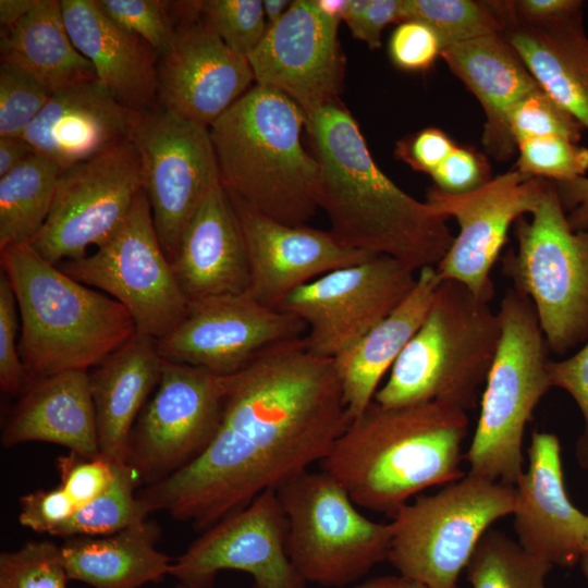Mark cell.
Masks as SVG:
<instances>
[{"label": "cell", "mask_w": 588, "mask_h": 588, "mask_svg": "<svg viewBox=\"0 0 588 588\" xmlns=\"http://www.w3.org/2000/svg\"><path fill=\"white\" fill-rule=\"evenodd\" d=\"M350 422L334 359L310 353L304 338L273 345L224 377L207 449L136 497L147 515L163 511L205 531L324 461Z\"/></svg>", "instance_id": "cell-1"}, {"label": "cell", "mask_w": 588, "mask_h": 588, "mask_svg": "<svg viewBox=\"0 0 588 588\" xmlns=\"http://www.w3.org/2000/svg\"><path fill=\"white\" fill-rule=\"evenodd\" d=\"M306 128L320 169L318 205L331 234L346 247L390 257L415 272L437 267L455 237L448 218L378 168L345 106L322 108Z\"/></svg>", "instance_id": "cell-2"}, {"label": "cell", "mask_w": 588, "mask_h": 588, "mask_svg": "<svg viewBox=\"0 0 588 588\" xmlns=\"http://www.w3.org/2000/svg\"><path fill=\"white\" fill-rule=\"evenodd\" d=\"M467 429V411L448 402L383 406L372 401L322 466L355 505L393 518L420 491L465 476Z\"/></svg>", "instance_id": "cell-3"}, {"label": "cell", "mask_w": 588, "mask_h": 588, "mask_svg": "<svg viewBox=\"0 0 588 588\" xmlns=\"http://www.w3.org/2000/svg\"><path fill=\"white\" fill-rule=\"evenodd\" d=\"M306 124L292 99L255 84L209 126L226 192L268 218L305 225L319 208L320 174L302 145Z\"/></svg>", "instance_id": "cell-4"}, {"label": "cell", "mask_w": 588, "mask_h": 588, "mask_svg": "<svg viewBox=\"0 0 588 588\" xmlns=\"http://www.w3.org/2000/svg\"><path fill=\"white\" fill-rule=\"evenodd\" d=\"M21 317L19 352L28 384L89 371L136 332L127 309L46 260L30 243L0 249Z\"/></svg>", "instance_id": "cell-5"}, {"label": "cell", "mask_w": 588, "mask_h": 588, "mask_svg": "<svg viewBox=\"0 0 588 588\" xmlns=\"http://www.w3.org/2000/svg\"><path fill=\"white\" fill-rule=\"evenodd\" d=\"M501 338L498 311L455 281H441L419 329L373 401L403 406L443 401L465 411L476 405Z\"/></svg>", "instance_id": "cell-6"}, {"label": "cell", "mask_w": 588, "mask_h": 588, "mask_svg": "<svg viewBox=\"0 0 588 588\" xmlns=\"http://www.w3.org/2000/svg\"><path fill=\"white\" fill-rule=\"evenodd\" d=\"M501 338L467 452L469 474L515 486L524 471L527 422L549 389L548 345L531 302L514 289L501 301Z\"/></svg>", "instance_id": "cell-7"}, {"label": "cell", "mask_w": 588, "mask_h": 588, "mask_svg": "<svg viewBox=\"0 0 588 588\" xmlns=\"http://www.w3.org/2000/svg\"><path fill=\"white\" fill-rule=\"evenodd\" d=\"M516 252L502 259L514 290L536 310L548 347L558 353L588 340V230L575 231L550 182L530 219L515 224Z\"/></svg>", "instance_id": "cell-8"}, {"label": "cell", "mask_w": 588, "mask_h": 588, "mask_svg": "<svg viewBox=\"0 0 588 588\" xmlns=\"http://www.w3.org/2000/svg\"><path fill=\"white\" fill-rule=\"evenodd\" d=\"M514 507V486L468 473L399 510L388 560L428 588H457L481 537Z\"/></svg>", "instance_id": "cell-9"}, {"label": "cell", "mask_w": 588, "mask_h": 588, "mask_svg": "<svg viewBox=\"0 0 588 588\" xmlns=\"http://www.w3.org/2000/svg\"><path fill=\"white\" fill-rule=\"evenodd\" d=\"M275 491L287 519V553L306 583L344 587L388 559L392 522L362 515L327 471H303Z\"/></svg>", "instance_id": "cell-10"}, {"label": "cell", "mask_w": 588, "mask_h": 588, "mask_svg": "<svg viewBox=\"0 0 588 588\" xmlns=\"http://www.w3.org/2000/svg\"><path fill=\"white\" fill-rule=\"evenodd\" d=\"M96 248L91 255L57 266L117 299L132 316L136 332L156 341L185 319L189 302L162 249L144 189L122 225Z\"/></svg>", "instance_id": "cell-11"}, {"label": "cell", "mask_w": 588, "mask_h": 588, "mask_svg": "<svg viewBox=\"0 0 588 588\" xmlns=\"http://www.w3.org/2000/svg\"><path fill=\"white\" fill-rule=\"evenodd\" d=\"M142 189L132 140L79 162L60 174L49 215L29 243L53 265L84 257L122 225Z\"/></svg>", "instance_id": "cell-12"}, {"label": "cell", "mask_w": 588, "mask_h": 588, "mask_svg": "<svg viewBox=\"0 0 588 588\" xmlns=\"http://www.w3.org/2000/svg\"><path fill=\"white\" fill-rule=\"evenodd\" d=\"M131 140L157 235L171 260L198 206L221 182L209 127L160 107L142 112Z\"/></svg>", "instance_id": "cell-13"}, {"label": "cell", "mask_w": 588, "mask_h": 588, "mask_svg": "<svg viewBox=\"0 0 588 588\" xmlns=\"http://www.w3.org/2000/svg\"><path fill=\"white\" fill-rule=\"evenodd\" d=\"M417 272L387 256L331 271L292 292L278 309L306 326L307 350L335 359L411 293Z\"/></svg>", "instance_id": "cell-14"}, {"label": "cell", "mask_w": 588, "mask_h": 588, "mask_svg": "<svg viewBox=\"0 0 588 588\" xmlns=\"http://www.w3.org/2000/svg\"><path fill=\"white\" fill-rule=\"evenodd\" d=\"M224 377L163 360L151 400L133 428L125 464L146 486L196 460L217 433Z\"/></svg>", "instance_id": "cell-15"}, {"label": "cell", "mask_w": 588, "mask_h": 588, "mask_svg": "<svg viewBox=\"0 0 588 588\" xmlns=\"http://www.w3.org/2000/svg\"><path fill=\"white\" fill-rule=\"evenodd\" d=\"M550 182L514 169L465 194L429 188L426 203L458 224L457 235L436 267L441 281L458 282L478 297L491 301L494 285L490 272L509 230L517 219L537 209Z\"/></svg>", "instance_id": "cell-16"}, {"label": "cell", "mask_w": 588, "mask_h": 588, "mask_svg": "<svg viewBox=\"0 0 588 588\" xmlns=\"http://www.w3.org/2000/svg\"><path fill=\"white\" fill-rule=\"evenodd\" d=\"M171 13L174 38L157 63V99L209 127L254 86V73L204 17L200 1L171 2Z\"/></svg>", "instance_id": "cell-17"}, {"label": "cell", "mask_w": 588, "mask_h": 588, "mask_svg": "<svg viewBox=\"0 0 588 588\" xmlns=\"http://www.w3.org/2000/svg\"><path fill=\"white\" fill-rule=\"evenodd\" d=\"M250 574L255 588H305L287 553V519L275 489L205 530L171 565L187 588H209L220 571Z\"/></svg>", "instance_id": "cell-18"}, {"label": "cell", "mask_w": 588, "mask_h": 588, "mask_svg": "<svg viewBox=\"0 0 588 588\" xmlns=\"http://www.w3.org/2000/svg\"><path fill=\"white\" fill-rule=\"evenodd\" d=\"M305 334L302 320L243 293L189 303L185 319L156 343L166 362L225 377L266 348Z\"/></svg>", "instance_id": "cell-19"}, {"label": "cell", "mask_w": 588, "mask_h": 588, "mask_svg": "<svg viewBox=\"0 0 588 588\" xmlns=\"http://www.w3.org/2000/svg\"><path fill=\"white\" fill-rule=\"evenodd\" d=\"M339 24L320 12L316 0L292 1L247 57L256 84L287 96L307 120L340 101L345 62Z\"/></svg>", "instance_id": "cell-20"}, {"label": "cell", "mask_w": 588, "mask_h": 588, "mask_svg": "<svg viewBox=\"0 0 588 588\" xmlns=\"http://www.w3.org/2000/svg\"><path fill=\"white\" fill-rule=\"evenodd\" d=\"M228 195L246 246L247 293L268 307L278 308L298 287L375 256L342 245L330 231L281 223Z\"/></svg>", "instance_id": "cell-21"}, {"label": "cell", "mask_w": 588, "mask_h": 588, "mask_svg": "<svg viewBox=\"0 0 588 588\" xmlns=\"http://www.w3.org/2000/svg\"><path fill=\"white\" fill-rule=\"evenodd\" d=\"M514 530L519 546L552 566L579 563L587 514L569 500L558 436L534 432L528 466L515 483Z\"/></svg>", "instance_id": "cell-22"}, {"label": "cell", "mask_w": 588, "mask_h": 588, "mask_svg": "<svg viewBox=\"0 0 588 588\" xmlns=\"http://www.w3.org/2000/svg\"><path fill=\"white\" fill-rule=\"evenodd\" d=\"M140 117L99 79H90L51 94L21 137L63 172L131 140Z\"/></svg>", "instance_id": "cell-23"}, {"label": "cell", "mask_w": 588, "mask_h": 588, "mask_svg": "<svg viewBox=\"0 0 588 588\" xmlns=\"http://www.w3.org/2000/svg\"><path fill=\"white\" fill-rule=\"evenodd\" d=\"M170 262L189 303L247 293L249 269L244 236L221 182L191 218Z\"/></svg>", "instance_id": "cell-24"}, {"label": "cell", "mask_w": 588, "mask_h": 588, "mask_svg": "<svg viewBox=\"0 0 588 588\" xmlns=\"http://www.w3.org/2000/svg\"><path fill=\"white\" fill-rule=\"evenodd\" d=\"M441 58L475 95L485 112L482 145L488 155L507 161L517 150L507 113L525 95L539 88L503 34H492L444 48Z\"/></svg>", "instance_id": "cell-25"}, {"label": "cell", "mask_w": 588, "mask_h": 588, "mask_svg": "<svg viewBox=\"0 0 588 588\" xmlns=\"http://www.w3.org/2000/svg\"><path fill=\"white\" fill-rule=\"evenodd\" d=\"M61 9L72 42L93 64L97 78L127 108L152 109L156 51L111 22L95 0H62Z\"/></svg>", "instance_id": "cell-26"}, {"label": "cell", "mask_w": 588, "mask_h": 588, "mask_svg": "<svg viewBox=\"0 0 588 588\" xmlns=\"http://www.w3.org/2000/svg\"><path fill=\"white\" fill-rule=\"evenodd\" d=\"M29 441L59 444L85 457L99 455L88 371H63L26 387L1 443L12 448Z\"/></svg>", "instance_id": "cell-27"}, {"label": "cell", "mask_w": 588, "mask_h": 588, "mask_svg": "<svg viewBox=\"0 0 588 588\" xmlns=\"http://www.w3.org/2000/svg\"><path fill=\"white\" fill-rule=\"evenodd\" d=\"M163 359L156 340L135 332L88 371L99 454L125 464L135 420L158 385Z\"/></svg>", "instance_id": "cell-28"}, {"label": "cell", "mask_w": 588, "mask_h": 588, "mask_svg": "<svg viewBox=\"0 0 588 588\" xmlns=\"http://www.w3.org/2000/svg\"><path fill=\"white\" fill-rule=\"evenodd\" d=\"M503 35L541 89L588 130V34L584 7L542 26L506 23Z\"/></svg>", "instance_id": "cell-29"}, {"label": "cell", "mask_w": 588, "mask_h": 588, "mask_svg": "<svg viewBox=\"0 0 588 588\" xmlns=\"http://www.w3.org/2000/svg\"><path fill=\"white\" fill-rule=\"evenodd\" d=\"M440 283L436 267L419 270L408 296L334 359L350 421L359 417L373 401L382 377L422 323Z\"/></svg>", "instance_id": "cell-30"}, {"label": "cell", "mask_w": 588, "mask_h": 588, "mask_svg": "<svg viewBox=\"0 0 588 588\" xmlns=\"http://www.w3.org/2000/svg\"><path fill=\"white\" fill-rule=\"evenodd\" d=\"M147 519L107 536L74 537L61 546L69 579L94 588H139L170 575L172 560L156 549Z\"/></svg>", "instance_id": "cell-31"}, {"label": "cell", "mask_w": 588, "mask_h": 588, "mask_svg": "<svg viewBox=\"0 0 588 588\" xmlns=\"http://www.w3.org/2000/svg\"><path fill=\"white\" fill-rule=\"evenodd\" d=\"M1 60L37 77L50 94L98 79L93 64L75 48L66 30L61 1L36 0L15 25L1 29Z\"/></svg>", "instance_id": "cell-32"}, {"label": "cell", "mask_w": 588, "mask_h": 588, "mask_svg": "<svg viewBox=\"0 0 588 588\" xmlns=\"http://www.w3.org/2000/svg\"><path fill=\"white\" fill-rule=\"evenodd\" d=\"M61 168L32 152L0 177V249L29 243L44 225L54 198Z\"/></svg>", "instance_id": "cell-33"}, {"label": "cell", "mask_w": 588, "mask_h": 588, "mask_svg": "<svg viewBox=\"0 0 588 588\" xmlns=\"http://www.w3.org/2000/svg\"><path fill=\"white\" fill-rule=\"evenodd\" d=\"M552 567L503 531L489 529L465 571L471 588H547L544 580Z\"/></svg>", "instance_id": "cell-34"}, {"label": "cell", "mask_w": 588, "mask_h": 588, "mask_svg": "<svg viewBox=\"0 0 588 588\" xmlns=\"http://www.w3.org/2000/svg\"><path fill=\"white\" fill-rule=\"evenodd\" d=\"M136 477L126 464H120L112 486L90 503L78 507L54 529L52 536L74 538L107 536L147 519L136 497Z\"/></svg>", "instance_id": "cell-35"}, {"label": "cell", "mask_w": 588, "mask_h": 588, "mask_svg": "<svg viewBox=\"0 0 588 588\" xmlns=\"http://www.w3.org/2000/svg\"><path fill=\"white\" fill-rule=\"evenodd\" d=\"M404 21L416 20L430 26L442 48L474 38L503 34V23L492 1L403 0Z\"/></svg>", "instance_id": "cell-36"}, {"label": "cell", "mask_w": 588, "mask_h": 588, "mask_svg": "<svg viewBox=\"0 0 588 588\" xmlns=\"http://www.w3.org/2000/svg\"><path fill=\"white\" fill-rule=\"evenodd\" d=\"M69 580L62 548L51 541L0 554V588H66Z\"/></svg>", "instance_id": "cell-37"}, {"label": "cell", "mask_w": 588, "mask_h": 588, "mask_svg": "<svg viewBox=\"0 0 588 588\" xmlns=\"http://www.w3.org/2000/svg\"><path fill=\"white\" fill-rule=\"evenodd\" d=\"M51 94L22 66L1 60L0 137H19L47 105Z\"/></svg>", "instance_id": "cell-38"}, {"label": "cell", "mask_w": 588, "mask_h": 588, "mask_svg": "<svg viewBox=\"0 0 588 588\" xmlns=\"http://www.w3.org/2000/svg\"><path fill=\"white\" fill-rule=\"evenodd\" d=\"M516 144L538 137L560 136L579 143L584 126L541 87L517 100L507 113Z\"/></svg>", "instance_id": "cell-39"}, {"label": "cell", "mask_w": 588, "mask_h": 588, "mask_svg": "<svg viewBox=\"0 0 588 588\" xmlns=\"http://www.w3.org/2000/svg\"><path fill=\"white\" fill-rule=\"evenodd\" d=\"M516 170L553 182L585 176L588 148L560 136L531 138L517 144Z\"/></svg>", "instance_id": "cell-40"}, {"label": "cell", "mask_w": 588, "mask_h": 588, "mask_svg": "<svg viewBox=\"0 0 588 588\" xmlns=\"http://www.w3.org/2000/svg\"><path fill=\"white\" fill-rule=\"evenodd\" d=\"M200 10L223 42L246 58L268 29L260 0H206L200 1Z\"/></svg>", "instance_id": "cell-41"}, {"label": "cell", "mask_w": 588, "mask_h": 588, "mask_svg": "<svg viewBox=\"0 0 588 588\" xmlns=\"http://www.w3.org/2000/svg\"><path fill=\"white\" fill-rule=\"evenodd\" d=\"M102 13L122 30L137 36L160 56L173 41L175 23L171 1L95 0Z\"/></svg>", "instance_id": "cell-42"}, {"label": "cell", "mask_w": 588, "mask_h": 588, "mask_svg": "<svg viewBox=\"0 0 588 588\" xmlns=\"http://www.w3.org/2000/svg\"><path fill=\"white\" fill-rule=\"evenodd\" d=\"M61 485L76 507H82L101 494L114 482L120 463L102 455L85 457L72 453L58 460Z\"/></svg>", "instance_id": "cell-43"}, {"label": "cell", "mask_w": 588, "mask_h": 588, "mask_svg": "<svg viewBox=\"0 0 588 588\" xmlns=\"http://www.w3.org/2000/svg\"><path fill=\"white\" fill-rule=\"evenodd\" d=\"M17 304L11 283L0 277V387L9 394H17L28 385L27 375L16 346Z\"/></svg>", "instance_id": "cell-44"}, {"label": "cell", "mask_w": 588, "mask_h": 588, "mask_svg": "<svg viewBox=\"0 0 588 588\" xmlns=\"http://www.w3.org/2000/svg\"><path fill=\"white\" fill-rule=\"evenodd\" d=\"M442 44L427 24L407 20L391 34L388 52L392 63L404 71H426L441 57Z\"/></svg>", "instance_id": "cell-45"}, {"label": "cell", "mask_w": 588, "mask_h": 588, "mask_svg": "<svg viewBox=\"0 0 588 588\" xmlns=\"http://www.w3.org/2000/svg\"><path fill=\"white\" fill-rule=\"evenodd\" d=\"M547 370L551 388L567 392L577 404L585 430L577 444V457L588 467V340L573 355L562 360H549Z\"/></svg>", "instance_id": "cell-46"}, {"label": "cell", "mask_w": 588, "mask_h": 588, "mask_svg": "<svg viewBox=\"0 0 588 588\" xmlns=\"http://www.w3.org/2000/svg\"><path fill=\"white\" fill-rule=\"evenodd\" d=\"M76 510L66 491L59 486L21 497L19 522L36 532L52 535Z\"/></svg>", "instance_id": "cell-47"}, {"label": "cell", "mask_w": 588, "mask_h": 588, "mask_svg": "<svg viewBox=\"0 0 588 588\" xmlns=\"http://www.w3.org/2000/svg\"><path fill=\"white\" fill-rule=\"evenodd\" d=\"M489 166L470 148L456 147L430 175L434 187L449 194L469 193L488 182Z\"/></svg>", "instance_id": "cell-48"}, {"label": "cell", "mask_w": 588, "mask_h": 588, "mask_svg": "<svg viewBox=\"0 0 588 588\" xmlns=\"http://www.w3.org/2000/svg\"><path fill=\"white\" fill-rule=\"evenodd\" d=\"M456 147L441 130L424 128L396 144V157L413 170L431 175Z\"/></svg>", "instance_id": "cell-49"}, {"label": "cell", "mask_w": 588, "mask_h": 588, "mask_svg": "<svg viewBox=\"0 0 588 588\" xmlns=\"http://www.w3.org/2000/svg\"><path fill=\"white\" fill-rule=\"evenodd\" d=\"M403 0H370L369 5L352 36L364 41L369 49L381 47L382 30L391 23L404 22Z\"/></svg>", "instance_id": "cell-50"}, {"label": "cell", "mask_w": 588, "mask_h": 588, "mask_svg": "<svg viewBox=\"0 0 588 588\" xmlns=\"http://www.w3.org/2000/svg\"><path fill=\"white\" fill-rule=\"evenodd\" d=\"M554 184L572 229L588 230V177L579 176Z\"/></svg>", "instance_id": "cell-51"}, {"label": "cell", "mask_w": 588, "mask_h": 588, "mask_svg": "<svg viewBox=\"0 0 588 588\" xmlns=\"http://www.w3.org/2000/svg\"><path fill=\"white\" fill-rule=\"evenodd\" d=\"M32 152V146L21 136L0 137V177L15 169Z\"/></svg>", "instance_id": "cell-52"}, {"label": "cell", "mask_w": 588, "mask_h": 588, "mask_svg": "<svg viewBox=\"0 0 588 588\" xmlns=\"http://www.w3.org/2000/svg\"><path fill=\"white\" fill-rule=\"evenodd\" d=\"M36 0H1V29L9 28L21 21L35 5Z\"/></svg>", "instance_id": "cell-53"}, {"label": "cell", "mask_w": 588, "mask_h": 588, "mask_svg": "<svg viewBox=\"0 0 588 588\" xmlns=\"http://www.w3.org/2000/svg\"><path fill=\"white\" fill-rule=\"evenodd\" d=\"M353 588H428L425 585L399 575H384L369 578Z\"/></svg>", "instance_id": "cell-54"}, {"label": "cell", "mask_w": 588, "mask_h": 588, "mask_svg": "<svg viewBox=\"0 0 588 588\" xmlns=\"http://www.w3.org/2000/svg\"><path fill=\"white\" fill-rule=\"evenodd\" d=\"M370 0H348L346 12L343 16V21L350 28L351 34L359 25L363 15L365 14Z\"/></svg>", "instance_id": "cell-55"}, {"label": "cell", "mask_w": 588, "mask_h": 588, "mask_svg": "<svg viewBox=\"0 0 588 588\" xmlns=\"http://www.w3.org/2000/svg\"><path fill=\"white\" fill-rule=\"evenodd\" d=\"M292 1L287 0H265L262 8L268 27L275 24L289 10Z\"/></svg>", "instance_id": "cell-56"}, {"label": "cell", "mask_w": 588, "mask_h": 588, "mask_svg": "<svg viewBox=\"0 0 588 588\" xmlns=\"http://www.w3.org/2000/svg\"><path fill=\"white\" fill-rule=\"evenodd\" d=\"M316 4L322 14L341 22L346 12L348 0H316Z\"/></svg>", "instance_id": "cell-57"}, {"label": "cell", "mask_w": 588, "mask_h": 588, "mask_svg": "<svg viewBox=\"0 0 588 588\" xmlns=\"http://www.w3.org/2000/svg\"><path fill=\"white\" fill-rule=\"evenodd\" d=\"M585 577L588 579V514L586 519V528L584 536V543L580 554L579 563Z\"/></svg>", "instance_id": "cell-58"}, {"label": "cell", "mask_w": 588, "mask_h": 588, "mask_svg": "<svg viewBox=\"0 0 588 588\" xmlns=\"http://www.w3.org/2000/svg\"><path fill=\"white\" fill-rule=\"evenodd\" d=\"M176 588H187V587L184 586V585H182V584H179V585L176 586Z\"/></svg>", "instance_id": "cell-59"}]
</instances>
